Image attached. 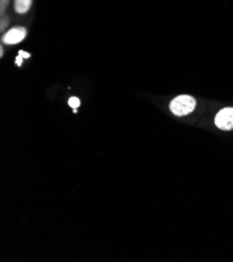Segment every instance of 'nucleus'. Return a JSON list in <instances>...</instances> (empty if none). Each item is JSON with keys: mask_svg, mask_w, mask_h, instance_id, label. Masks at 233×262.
I'll return each mask as SVG.
<instances>
[{"mask_svg": "<svg viewBox=\"0 0 233 262\" xmlns=\"http://www.w3.org/2000/svg\"><path fill=\"white\" fill-rule=\"evenodd\" d=\"M196 108V99L189 95H179L172 99L169 104L170 111L176 116H185Z\"/></svg>", "mask_w": 233, "mask_h": 262, "instance_id": "obj_1", "label": "nucleus"}, {"mask_svg": "<svg viewBox=\"0 0 233 262\" xmlns=\"http://www.w3.org/2000/svg\"><path fill=\"white\" fill-rule=\"evenodd\" d=\"M214 124L220 130H233V108L222 109L214 118Z\"/></svg>", "mask_w": 233, "mask_h": 262, "instance_id": "obj_2", "label": "nucleus"}, {"mask_svg": "<svg viewBox=\"0 0 233 262\" xmlns=\"http://www.w3.org/2000/svg\"><path fill=\"white\" fill-rule=\"evenodd\" d=\"M27 36V30L24 28H14L8 31L3 37V42L6 44H18L19 42L23 41V39Z\"/></svg>", "mask_w": 233, "mask_h": 262, "instance_id": "obj_3", "label": "nucleus"}, {"mask_svg": "<svg viewBox=\"0 0 233 262\" xmlns=\"http://www.w3.org/2000/svg\"><path fill=\"white\" fill-rule=\"evenodd\" d=\"M32 5V0H15L14 8L18 14H25Z\"/></svg>", "mask_w": 233, "mask_h": 262, "instance_id": "obj_4", "label": "nucleus"}, {"mask_svg": "<svg viewBox=\"0 0 233 262\" xmlns=\"http://www.w3.org/2000/svg\"><path fill=\"white\" fill-rule=\"evenodd\" d=\"M68 104L69 106H70L72 109H77L80 107V104H81V100L77 98H70L68 100Z\"/></svg>", "mask_w": 233, "mask_h": 262, "instance_id": "obj_5", "label": "nucleus"}, {"mask_svg": "<svg viewBox=\"0 0 233 262\" xmlns=\"http://www.w3.org/2000/svg\"><path fill=\"white\" fill-rule=\"evenodd\" d=\"M23 59H24V58L21 57V56L19 55L18 57L16 58V64L18 65V66H21V65H22V61H23Z\"/></svg>", "mask_w": 233, "mask_h": 262, "instance_id": "obj_6", "label": "nucleus"}, {"mask_svg": "<svg viewBox=\"0 0 233 262\" xmlns=\"http://www.w3.org/2000/svg\"><path fill=\"white\" fill-rule=\"evenodd\" d=\"M19 55H20L21 57H23L24 59H29V58L31 57L30 54H28V52H24L23 50H19Z\"/></svg>", "mask_w": 233, "mask_h": 262, "instance_id": "obj_7", "label": "nucleus"}]
</instances>
